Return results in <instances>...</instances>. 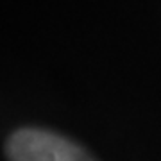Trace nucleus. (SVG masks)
Listing matches in <instances>:
<instances>
[{"label":"nucleus","mask_w":161,"mask_h":161,"mask_svg":"<svg viewBox=\"0 0 161 161\" xmlns=\"http://www.w3.org/2000/svg\"><path fill=\"white\" fill-rule=\"evenodd\" d=\"M9 161H97L82 145L48 129L23 127L6 142Z\"/></svg>","instance_id":"1"}]
</instances>
